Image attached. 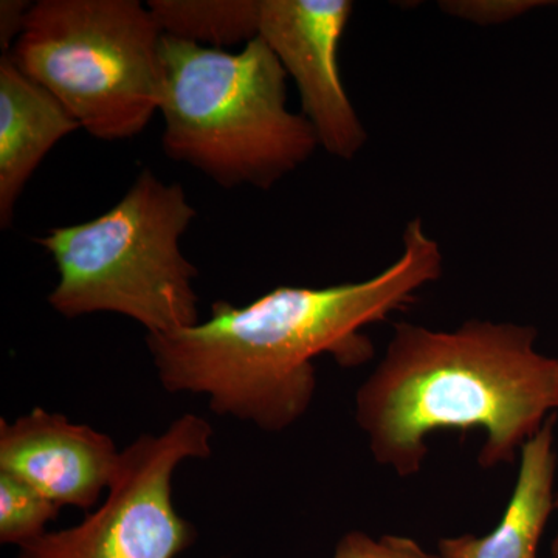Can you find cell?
Returning a JSON list of instances; mask_svg holds the SVG:
<instances>
[{
  "label": "cell",
  "instance_id": "15",
  "mask_svg": "<svg viewBox=\"0 0 558 558\" xmlns=\"http://www.w3.org/2000/svg\"><path fill=\"white\" fill-rule=\"evenodd\" d=\"M33 3L25 0H2L0 2V47L9 51L11 43L20 39Z\"/></svg>",
  "mask_w": 558,
  "mask_h": 558
},
{
  "label": "cell",
  "instance_id": "11",
  "mask_svg": "<svg viewBox=\"0 0 558 558\" xmlns=\"http://www.w3.org/2000/svg\"><path fill=\"white\" fill-rule=\"evenodd\" d=\"M161 33L208 49L227 50L258 38L260 0H149Z\"/></svg>",
  "mask_w": 558,
  "mask_h": 558
},
{
  "label": "cell",
  "instance_id": "1",
  "mask_svg": "<svg viewBox=\"0 0 558 558\" xmlns=\"http://www.w3.org/2000/svg\"><path fill=\"white\" fill-rule=\"evenodd\" d=\"M442 271V250L414 218L399 258L376 277L319 289L281 286L242 307L216 301L207 322L148 333L146 343L168 392L207 396L216 414L284 432L310 410L314 360L328 354L341 368L365 365L374 344L363 329L409 306Z\"/></svg>",
  "mask_w": 558,
  "mask_h": 558
},
{
  "label": "cell",
  "instance_id": "9",
  "mask_svg": "<svg viewBox=\"0 0 558 558\" xmlns=\"http://www.w3.org/2000/svg\"><path fill=\"white\" fill-rule=\"evenodd\" d=\"M46 87L28 78L10 54L0 58V226L10 227L24 186L50 149L80 130Z\"/></svg>",
  "mask_w": 558,
  "mask_h": 558
},
{
  "label": "cell",
  "instance_id": "4",
  "mask_svg": "<svg viewBox=\"0 0 558 558\" xmlns=\"http://www.w3.org/2000/svg\"><path fill=\"white\" fill-rule=\"evenodd\" d=\"M194 218L182 185L143 170L98 218L57 227L36 240L60 278L50 306L69 319L112 312L135 319L148 333L197 325V270L180 250Z\"/></svg>",
  "mask_w": 558,
  "mask_h": 558
},
{
  "label": "cell",
  "instance_id": "5",
  "mask_svg": "<svg viewBox=\"0 0 558 558\" xmlns=\"http://www.w3.org/2000/svg\"><path fill=\"white\" fill-rule=\"evenodd\" d=\"M161 33L138 0H39L10 58L92 137L142 134L160 112Z\"/></svg>",
  "mask_w": 558,
  "mask_h": 558
},
{
  "label": "cell",
  "instance_id": "3",
  "mask_svg": "<svg viewBox=\"0 0 558 558\" xmlns=\"http://www.w3.org/2000/svg\"><path fill=\"white\" fill-rule=\"evenodd\" d=\"M161 146L223 189L270 190L318 148L288 109V73L263 39L231 53L165 36Z\"/></svg>",
  "mask_w": 558,
  "mask_h": 558
},
{
  "label": "cell",
  "instance_id": "2",
  "mask_svg": "<svg viewBox=\"0 0 558 558\" xmlns=\"http://www.w3.org/2000/svg\"><path fill=\"white\" fill-rule=\"evenodd\" d=\"M537 337L532 326L492 319L451 330L398 323L355 392V421L377 464L414 476L428 436L447 429L486 433L483 469L515 461L558 410V359L538 351Z\"/></svg>",
  "mask_w": 558,
  "mask_h": 558
},
{
  "label": "cell",
  "instance_id": "6",
  "mask_svg": "<svg viewBox=\"0 0 558 558\" xmlns=\"http://www.w3.org/2000/svg\"><path fill=\"white\" fill-rule=\"evenodd\" d=\"M213 427L183 414L161 435H142L121 451L100 508L76 526L46 532L17 558H175L196 542V529L172 501V476L186 459L211 454Z\"/></svg>",
  "mask_w": 558,
  "mask_h": 558
},
{
  "label": "cell",
  "instance_id": "8",
  "mask_svg": "<svg viewBox=\"0 0 558 558\" xmlns=\"http://www.w3.org/2000/svg\"><path fill=\"white\" fill-rule=\"evenodd\" d=\"M121 451L105 433L33 409L0 421V472L31 484L64 508H95L119 470Z\"/></svg>",
  "mask_w": 558,
  "mask_h": 558
},
{
  "label": "cell",
  "instance_id": "7",
  "mask_svg": "<svg viewBox=\"0 0 558 558\" xmlns=\"http://www.w3.org/2000/svg\"><path fill=\"white\" fill-rule=\"evenodd\" d=\"M352 11L349 0H260L258 38L295 81L318 145L341 160L354 159L368 140L339 68Z\"/></svg>",
  "mask_w": 558,
  "mask_h": 558
},
{
  "label": "cell",
  "instance_id": "14",
  "mask_svg": "<svg viewBox=\"0 0 558 558\" xmlns=\"http://www.w3.org/2000/svg\"><path fill=\"white\" fill-rule=\"evenodd\" d=\"M333 558H444L429 554L413 538L384 535L374 538L362 531H351L337 545Z\"/></svg>",
  "mask_w": 558,
  "mask_h": 558
},
{
  "label": "cell",
  "instance_id": "16",
  "mask_svg": "<svg viewBox=\"0 0 558 558\" xmlns=\"http://www.w3.org/2000/svg\"><path fill=\"white\" fill-rule=\"evenodd\" d=\"M557 512H558V492H557ZM550 557L558 558V531H557L556 537H554L553 545H550Z\"/></svg>",
  "mask_w": 558,
  "mask_h": 558
},
{
  "label": "cell",
  "instance_id": "13",
  "mask_svg": "<svg viewBox=\"0 0 558 558\" xmlns=\"http://www.w3.org/2000/svg\"><path fill=\"white\" fill-rule=\"evenodd\" d=\"M556 3L548 0H446L439 3V9L457 20L488 27L519 20L531 11Z\"/></svg>",
  "mask_w": 558,
  "mask_h": 558
},
{
  "label": "cell",
  "instance_id": "10",
  "mask_svg": "<svg viewBox=\"0 0 558 558\" xmlns=\"http://www.w3.org/2000/svg\"><path fill=\"white\" fill-rule=\"evenodd\" d=\"M554 424L549 417L521 449L515 487L497 527L484 537L468 534L440 539V557L538 558L539 542L557 510Z\"/></svg>",
  "mask_w": 558,
  "mask_h": 558
},
{
  "label": "cell",
  "instance_id": "12",
  "mask_svg": "<svg viewBox=\"0 0 558 558\" xmlns=\"http://www.w3.org/2000/svg\"><path fill=\"white\" fill-rule=\"evenodd\" d=\"M60 506L16 476L0 472V542L28 545L46 534L60 515Z\"/></svg>",
  "mask_w": 558,
  "mask_h": 558
}]
</instances>
